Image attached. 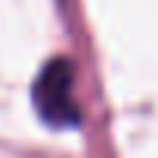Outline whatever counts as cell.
<instances>
[{
	"label": "cell",
	"instance_id": "cell-1",
	"mask_svg": "<svg viewBox=\"0 0 158 158\" xmlns=\"http://www.w3.org/2000/svg\"><path fill=\"white\" fill-rule=\"evenodd\" d=\"M34 109L53 127H74L81 121V109L74 99V68L68 59H50L34 81Z\"/></svg>",
	"mask_w": 158,
	"mask_h": 158
}]
</instances>
